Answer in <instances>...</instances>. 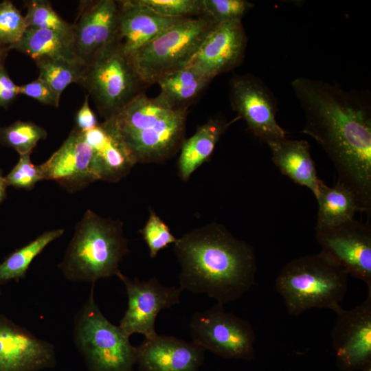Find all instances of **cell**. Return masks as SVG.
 <instances>
[{"instance_id":"1","label":"cell","mask_w":371,"mask_h":371,"mask_svg":"<svg viewBox=\"0 0 371 371\" xmlns=\"http://www.w3.org/2000/svg\"><path fill=\"white\" fill-rule=\"evenodd\" d=\"M303 110L302 133L328 154L338 181L371 212V100L368 91H347L319 80L300 77L291 82Z\"/></svg>"},{"instance_id":"2","label":"cell","mask_w":371,"mask_h":371,"mask_svg":"<svg viewBox=\"0 0 371 371\" xmlns=\"http://www.w3.org/2000/svg\"><path fill=\"white\" fill-rule=\"evenodd\" d=\"M179 287L204 293L217 303L240 298L255 284L254 248L216 223L194 229L177 239Z\"/></svg>"},{"instance_id":"3","label":"cell","mask_w":371,"mask_h":371,"mask_svg":"<svg viewBox=\"0 0 371 371\" xmlns=\"http://www.w3.org/2000/svg\"><path fill=\"white\" fill-rule=\"evenodd\" d=\"M129 253L123 223L87 210L58 268L68 280L95 284L100 278L118 277L120 262Z\"/></svg>"},{"instance_id":"4","label":"cell","mask_w":371,"mask_h":371,"mask_svg":"<svg viewBox=\"0 0 371 371\" xmlns=\"http://www.w3.org/2000/svg\"><path fill=\"white\" fill-rule=\"evenodd\" d=\"M346 271L322 252L295 258L284 265L275 282L289 314L312 308H341L348 289Z\"/></svg>"},{"instance_id":"5","label":"cell","mask_w":371,"mask_h":371,"mask_svg":"<svg viewBox=\"0 0 371 371\" xmlns=\"http://www.w3.org/2000/svg\"><path fill=\"white\" fill-rule=\"evenodd\" d=\"M89 296L74 319V342L89 371H133L136 347L119 326L110 322Z\"/></svg>"},{"instance_id":"6","label":"cell","mask_w":371,"mask_h":371,"mask_svg":"<svg viewBox=\"0 0 371 371\" xmlns=\"http://www.w3.org/2000/svg\"><path fill=\"white\" fill-rule=\"evenodd\" d=\"M218 23L207 16L190 18L162 32L128 58L142 81L149 85L186 67Z\"/></svg>"},{"instance_id":"7","label":"cell","mask_w":371,"mask_h":371,"mask_svg":"<svg viewBox=\"0 0 371 371\" xmlns=\"http://www.w3.org/2000/svg\"><path fill=\"white\" fill-rule=\"evenodd\" d=\"M80 85L94 101L104 120L120 111L146 85L116 42L85 67Z\"/></svg>"},{"instance_id":"8","label":"cell","mask_w":371,"mask_h":371,"mask_svg":"<svg viewBox=\"0 0 371 371\" xmlns=\"http://www.w3.org/2000/svg\"><path fill=\"white\" fill-rule=\"evenodd\" d=\"M192 342L226 359L251 361L254 358L256 335L251 323L216 304L195 313L190 322Z\"/></svg>"},{"instance_id":"9","label":"cell","mask_w":371,"mask_h":371,"mask_svg":"<svg viewBox=\"0 0 371 371\" xmlns=\"http://www.w3.org/2000/svg\"><path fill=\"white\" fill-rule=\"evenodd\" d=\"M321 252L371 289V227L352 219L340 225L315 227Z\"/></svg>"},{"instance_id":"10","label":"cell","mask_w":371,"mask_h":371,"mask_svg":"<svg viewBox=\"0 0 371 371\" xmlns=\"http://www.w3.org/2000/svg\"><path fill=\"white\" fill-rule=\"evenodd\" d=\"M229 98L238 117L251 132L267 144L286 137L276 120L277 102L269 89L257 77L234 75L229 83Z\"/></svg>"},{"instance_id":"11","label":"cell","mask_w":371,"mask_h":371,"mask_svg":"<svg viewBox=\"0 0 371 371\" xmlns=\"http://www.w3.org/2000/svg\"><path fill=\"white\" fill-rule=\"evenodd\" d=\"M124 284L128 306L119 326L128 335L134 333L150 338L157 333L155 320L159 312L180 302L181 287L166 286L155 277L146 280L118 276Z\"/></svg>"},{"instance_id":"12","label":"cell","mask_w":371,"mask_h":371,"mask_svg":"<svg viewBox=\"0 0 371 371\" xmlns=\"http://www.w3.org/2000/svg\"><path fill=\"white\" fill-rule=\"evenodd\" d=\"M335 313L330 337L338 368L361 371L371 366V289L360 304Z\"/></svg>"},{"instance_id":"13","label":"cell","mask_w":371,"mask_h":371,"mask_svg":"<svg viewBox=\"0 0 371 371\" xmlns=\"http://www.w3.org/2000/svg\"><path fill=\"white\" fill-rule=\"evenodd\" d=\"M187 107L177 108L165 117L146 122L133 133L118 135L135 164L159 163L180 149Z\"/></svg>"},{"instance_id":"14","label":"cell","mask_w":371,"mask_h":371,"mask_svg":"<svg viewBox=\"0 0 371 371\" xmlns=\"http://www.w3.org/2000/svg\"><path fill=\"white\" fill-rule=\"evenodd\" d=\"M119 7L117 1L99 0L81 3L72 25L76 56L85 66L116 43Z\"/></svg>"},{"instance_id":"15","label":"cell","mask_w":371,"mask_h":371,"mask_svg":"<svg viewBox=\"0 0 371 371\" xmlns=\"http://www.w3.org/2000/svg\"><path fill=\"white\" fill-rule=\"evenodd\" d=\"M247 43L241 20L218 23L187 66L192 67L212 80L240 64Z\"/></svg>"},{"instance_id":"16","label":"cell","mask_w":371,"mask_h":371,"mask_svg":"<svg viewBox=\"0 0 371 371\" xmlns=\"http://www.w3.org/2000/svg\"><path fill=\"white\" fill-rule=\"evenodd\" d=\"M55 363L52 344L0 313V371H38Z\"/></svg>"},{"instance_id":"17","label":"cell","mask_w":371,"mask_h":371,"mask_svg":"<svg viewBox=\"0 0 371 371\" xmlns=\"http://www.w3.org/2000/svg\"><path fill=\"white\" fill-rule=\"evenodd\" d=\"M93 150L75 127L60 148L38 165L43 180H54L69 192L97 181L92 168Z\"/></svg>"},{"instance_id":"18","label":"cell","mask_w":371,"mask_h":371,"mask_svg":"<svg viewBox=\"0 0 371 371\" xmlns=\"http://www.w3.org/2000/svg\"><path fill=\"white\" fill-rule=\"evenodd\" d=\"M205 352L192 341L157 334L136 347V364L139 371H198Z\"/></svg>"},{"instance_id":"19","label":"cell","mask_w":371,"mask_h":371,"mask_svg":"<svg viewBox=\"0 0 371 371\" xmlns=\"http://www.w3.org/2000/svg\"><path fill=\"white\" fill-rule=\"evenodd\" d=\"M117 43L128 58L164 31L190 19L162 16L138 0L117 1Z\"/></svg>"},{"instance_id":"20","label":"cell","mask_w":371,"mask_h":371,"mask_svg":"<svg viewBox=\"0 0 371 371\" xmlns=\"http://www.w3.org/2000/svg\"><path fill=\"white\" fill-rule=\"evenodd\" d=\"M93 150L92 168L97 180L117 182L135 164L109 120L82 132Z\"/></svg>"},{"instance_id":"21","label":"cell","mask_w":371,"mask_h":371,"mask_svg":"<svg viewBox=\"0 0 371 371\" xmlns=\"http://www.w3.org/2000/svg\"><path fill=\"white\" fill-rule=\"evenodd\" d=\"M267 144L271 150L273 164L282 175L308 188L316 198L322 181L317 175L309 144L305 140L285 137Z\"/></svg>"},{"instance_id":"22","label":"cell","mask_w":371,"mask_h":371,"mask_svg":"<svg viewBox=\"0 0 371 371\" xmlns=\"http://www.w3.org/2000/svg\"><path fill=\"white\" fill-rule=\"evenodd\" d=\"M236 120L227 122L220 117L211 118L199 126L192 136L184 139L178 160V173L181 180L188 181L193 172L208 160L221 136Z\"/></svg>"},{"instance_id":"23","label":"cell","mask_w":371,"mask_h":371,"mask_svg":"<svg viewBox=\"0 0 371 371\" xmlns=\"http://www.w3.org/2000/svg\"><path fill=\"white\" fill-rule=\"evenodd\" d=\"M8 49L25 54L34 61L49 59L81 63L76 54L73 36L50 30L27 28L21 39Z\"/></svg>"},{"instance_id":"24","label":"cell","mask_w":371,"mask_h":371,"mask_svg":"<svg viewBox=\"0 0 371 371\" xmlns=\"http://www.w3.org/2000/svg\"><path fill=\"white\" fill-rule=\"evenodd\" d=\"M316 199V227L338 225L353 219L356 212H364L354 192L338 181L331 187L322 181Z\"/></svg>"},{"instance_id":"25","label":"cell","mask_w":371,"mask_h":371,"mask_svg":"<svg viewBox=\"0 0 371 371\" xmlns=\"http://www.w3.org/2000/svg\"><path fill=\"white\" fill-rule=\"evenodd\" d=\"M212 80L190 66L168 73L156 83L160 93L157 96L172 108L187 106L196 98Z\"/></svg>"},{"instance_id":"26","label":"cell","mask_w":371,"mask_h":371,"mask_svg":"<svg viewBox=\"0 0 371 371\" xmlns=\"http://www.w3.org/2000/svg\"><path fill=\"white\" fill-rule=\"evenodd\" d=\"M63 233V229L46 231L7 256L0 263V293L1 286L8 282L24 279L34 259Z\"/></svg>"},{"instance_id":"27","label":"cell","mask_w":371,"mask_h":371,"mask_svg":"<svg viewBox=\"0 0 371 371\" xmlns=\"http://www.w3.org/2000/svg\"><path fill=\"white\" fill-rule=\"evenodd\" d=\"M35 63L39 71L38 78L45 82L59 98L70 84H80L86 67L79 63L49 59Z\"/></svg>"},{"instance_id":"28","label":"cell","mask_w":371,"mask_h":371,"mask_svg":"<svg viewBox=\"0 0 371 371\" xmlns=\"http://www.w3.org/2000/svg\"><path fill=\"white\" fill-rule=\"evenodd\" d=\"M47 135L45 128L32 122L17 120L0 127V144L14 149L19 155H30L38 142Z\"/></svg>"},{"instance_id":"29","label":"cell","mask_w":371,"mask_h":371,"mask_svg":"<svg viewBox=\"0 0 371 371\" xmlns=\"http://www.w3.org/2000/svg\"><path fill=\"white\" fill-rule=\"evenodd\" d=\"M27 12L25 18L26 27L50 30L73 36L72 25L62 19L45 0H30L25 2Z\"/></svg>"},{"instance_id":"30","label":"cell","mask_w":371,"mask_h":371,"mask_svg":"<svg viewBox=\"0 0 371 371\" xmlns=\"http://www.w3.org/2000/svg\"><path fill=\"white\" fill-rule=\"evenodd\" d=\"M145 241L150 258H154L158 253L170 244H174L177 238L174 236L169 227L152 209L144 226L139 229Z\"/></svg>"},{"instance_id":"31","label":"cell","mask_w":371,"mask_h":371,"mask_svg":"<svg viewBox=\"0 0 371 371\" xmlns=\"http://www.w3.org/2000/svg\"><path fill=\"white\" fill-rule=\"evenodd\" d=\"M26 25L24 16L10 1L0 3V44L9 47L23 37Z\"/></svg>"},{"instance_id":"32","label":"cell","mask_w":371,"mask_h":371,"mask_svg":"<svg viewBox=\"0 0 371 371\" xmlns=\"http://www.w3.org/2000/svg\"><path fill=\"white\" fill-rule=\"evenodd\" d=\"M156 13L174 18H196L204 15L202 0H138Z\"/></svg>"},{"instance_id":"33","label":"cell","mask_w":371,"mask_h":371,"mask_svg":"<svg viewBox=\"0 0 371 371\" xmlns=\"http://www.w3.org/2000/svg\"><path fill=\"white\" fill-rule=\"evenodd\" d=\"M204 15L216 23L241 20L254 7L245 0H202Z\"/></svg>"},{"instance_id":"34","label":"cell","mask_w":371,"mask_h":371,"mask_svg":"<svg viewBox=\"0 0 371 371\" xmlns=\"http://www.w3.org/2000/svg\"><path fill=\"white\" fill-rule=\"evenodd\" d=\"M5 179L8 186L26 190H32L36 183L43 180L38 166L33 164L30 154L20 155L18 162Z\"/></svg>"},{"instance_id":"35","label":"cell","mask_w":371,"mask_h":371,"mask_svg":"<svg viewBox=\"0 0 371 371\" xmlns=\"http://www.w3.org/2000/svg\"><path fill=\"white\" fill-rule=\"evenodd\" d=\"M19 93L46 105L54 107L59 105L60 98L45 82L38 78L31 82L19 86Z\"/></svg>"},{"instance_id":"36","label":"cell","mask_w":371,"mask_h":371,"mask_svg":"<svg viewBox=\"0 0 371 371\" xmlns=\"http://www.w3.org/2000/svg\"><path fill=\"white\" fill-rule=\"evenodd\" d=\"M19 87L11 80L3 67L0 66V107L7 106L16 97Z\"/></svg>"},{"instance_id":"37","label":"cell","mask_w":371,"mask_h":371,"mask_svg":"<svg viewBox=\"0 0 371 371\" xmlns=\"http://www.w3.org/2000/svg\"><path fill=\"white\" fill-rule=\"evenodd\" d=\"M76 127L82 132L89 131L99 124L94 112L89 106L88 95H86L83 104L76 113Z\"/></svg>"},{"instance_id":"38","label":"cell","mask_w":371,"mask_h":371,"mask_svg":"<svg viewBox=\"0 0 371 371\" xmlns=\"http://www.w3.org/2000/svg\"><path fill=\"white\" fill-rule=\"evenodd\" d=\"M8 186L5 177L3 175L2 170L0 169V203H1L7 196Z\"/></svg>"},{"instance_id":"39","label":"cell","mask_w":371,"mask_h":371,"mask_svg":"<svg viewBox=\"0 0 371 371\" xmlns=\"http://www.w3.org/2000/svg\"><path fill=\"white\" fill-rule=\"evenodd\" d=\"M8 49V47L0 44V66L2 65L3 59L5 58Z\"/></svg>"},{"instance_id":"40","label":"cell","mask_w":371,"mask_h":371,"mask_svg":"<svg viewBox=\"0 0 371 371\" xmlns=\"http://www.w3.org/2000/svg\"><path fill=\"white\" fill-rule=\"evenodd\" d=\"M361 371H371V366L363 370H361Z\"/></svg>"}]
</instances>
